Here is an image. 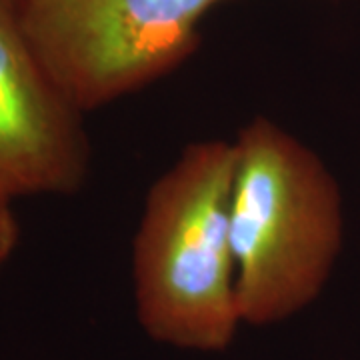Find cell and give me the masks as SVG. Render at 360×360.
Returning a JSON list of instances; mask_svg holds the SVG:
<instances>
[{
	"label": "cell",
	"instance_id": "6da1fadb",
	"mask_svg": "<svg viewBox=\"0 0 360 360\" xmlns=\"http://www.w3.org/2000/svg\"><path fill=\"white\" fill-rule=\"evenodd\" d=\"M234 141L191 142L146 194L132 245V290L158 345L222 352L243 326L231 238Z\"/></svg>",
	"mask_w": 360,
	"mask_h": 360
},
{
	"label": "cell",
	"instance_id": "7a4b0ae2",
	"mask_svg": "<svg viewBox=\"0 0 360 360\" xmlns=\"http://www.w3.org/2000/svg\"><path fill=\"white\" fill-rule=\"evenodd\" d=\"M231 200L236 296L246 326L288 321L321 295L342 243L335 179L266 116L238 130Z\"/></svg>",
	"mask_w": 360,
	"mask_h": 360
},
{
	"label": "cell",
	"instance_id": "3957f363",
	"mask_svg": "<svg viewBox=\"0 0 360 360\" xmlns=\"http://www.w3.org/2000/svg\"><path fill=\"white\" fill-rule=\"evenodd\" d=\"M231 0H20L40 65L78 112H92L176 70L200 22Z\"/></svg>",
	"mask_w": 360,
	"mask_h": 360
},
{
	"label": "cell",
	"instance_id": "277c9868",
	"mask_svg": "<svg viewBox=\"0 0 360 360\" xmlns=\"http://www.w3.org/2000/svg\"><path fill=\"white\" fill-rule=\"evenodd\" d=\"M90 144L26 37L20 0H0V191L72 194L89 176Z\"/></svg>",
	"mask_w": 360,
	"mask_h": 360
},
{
	"label": "cell",
	"instance_id": "5b68a950",
	"mask_svg": "<svg viewBox=\"0 0 360 360\" xmlns=\"http://www.w3.org/2000/svg\"><path fill=\"white\" fill-rule=\"evenodd\" d=\"M13 196L0 191V269L13 257L14 248L20 238L18 220L13 210Z\"/></svg>",
	"mask_w": 360,
	"mask_h": 360
}]
</instances>
